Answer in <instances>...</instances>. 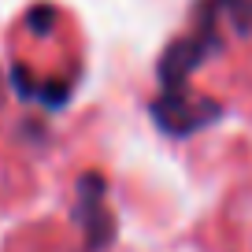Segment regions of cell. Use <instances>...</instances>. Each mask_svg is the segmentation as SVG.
Listing matches in <instances>:
<instances>
[{
    "instance_id": "obj_1",
    "label": "cell",
    "mask_w": 252,
    "mask_h": 252,
    "mask_svg": "<svg viewBox=\"0 0 252 252\" xmlns=\"http://www.w3.org/2000/svg\"><path fill=\"white\" fill-rule=\"evenodd\" d=\"M222 48V37L215 30V19H197L193 33L174 37L159 56V86L163 89H186L189 74L197 71L204 60H212Z\"/></svg>"
},
{
    "instance_id": "obj_2",
    "label": "cell",
    "mask_w": 252,
    "mask_h": 252,
    "mask_svg": "<svg viewBox=\"0 0 252 252\" xmlns=\"http://www.w3.org/2000/svg\"><path fill=\"white\" fill-rule=\"evenodd\" d=\"M222 115V104L212 96H197L186 89H163V93L152 100V123L163 130L167 137H189L212 126Z\"/></svg>"
},
{
    "instance_id": "obj_5",
    "label": "cell",
    "mask_w": 252,
    "mask_h": 252,
    "mask_svg": "<svg viewBox=\"0 0 252 252\" xmlns=\"http://www.w3.org/2000/svg\"><path fill=\"white\" fill-rule=\"evenodd\" d=\"M52 19H56V11L48 8V4H41V8H33L30 15H26V26L37 30V33H48V30H52Z\"/></svg>"
},
{
    "instance_id": "obj_3",
    "label": "cell",
    "mask_w": 252,
    "mask_h": 252,
    "mask_svg": "<svg viewBox=\"0 0 252 252\" xmlns=\"http://www.w3.org/2000/svg\"><path fill=\"white\" fill-rule=\"evenodd\" d=\"M74 219L82 222L86 241H89L93 252H100L115 237V219L104 208V178L100 174H82L78 178V208H74Z\"/></svg>"
},
{
    "instance_id": "obj_4",
    "label": "cell",
    "mask_w": 252,
    "mask_h": 252,
    "mask_svg": "<svg viewBox=\"0 0 252 252\" xmlns=\"http://www.w3.org/2000/svg\"><path fill=\"white\" fill-rule=\"evenodd\" d=\"M226 15H230V23H234L237 33H249L252 30V0H237Z\"/></svg>"
}]
</instances>
